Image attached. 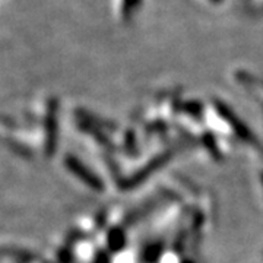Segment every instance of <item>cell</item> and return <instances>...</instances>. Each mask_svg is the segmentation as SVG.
I'll return each mask as SVG.
<instances>
[{
    "mask_svg": "<svg viewBox=\"0 0 263 263\" xmlns=\"http://www.w3.org/2000/svg\"><path fill=\"white\" fill-rule=\"evenodd\" d=\"M142 0H120V8H119V16L123 21H130L133 12L138 9Z\"/></svg>",
    "mask_w": 263,
    "mask_h": 263,
    "instance_id": "obj_1",
    "label": "cell"
},
{
    "mask_svg": "<svg viewBox=\"0 0 263 263\" xmlns=\"http://www.w3.org/2000/svg\"><path fill=\"white\" fill-rule=\"evenodd\" d=\"M208 2H211V3H221V2H224V0H208Z\"/></svg>",
    "mask_w": 263,
    "mask_h": 263,
    "instance_id": "obj_2",
    "label": "cell"
}]
</instances>
